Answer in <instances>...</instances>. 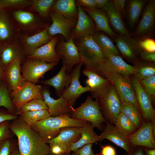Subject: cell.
<instances>
[{"instance_id": "42", "label": "cell", "mask_w": 155, "mask_h": 155, "mask_svg": "<svg viewBox=\"0 0 155 155\" xmlns=\"http://www.w3.org/2000/svg\"><path fill=\"white\" fill-rule=\"evenodd\" d=\"M1 82L0 83V107H4L8 112L13 114L15 111L16 108L12 102L10 92L3 82Z\"/></svg>"}, {"instance_id": "26", "label": "cell", "mask_w": 155, "mask_h": 155, "mask_svg": "<svg viewBox=\"0 0 155 155\" xmlns=\"http://www.w3.org/2000/svg\"><path fill=\"white\" fill-rule=\"evenodd\" d=\"M58 35L52 37L50 40L37 49L30 56L26 58L37 59L47 63L58 62L61 59L55 50Z\"/></svg>"}, {"instance_id": "32", "label": "cell", "mask_w": 155, "mask_h": 155, "mask_svg": "<svg viewBox=\"0 0 155 155\" xmlns=\"http://www.w3.org/2000/svg\"><path fill=\"white\" fill-rule=\"evenodd\" d=\"M50 11L56 12L67 18L78 19V9L74 0H55Z\"/></svg>"}, {"instance_id": "38", "label": "cell", "mask_w": 155, "mask_h": 155, "mask_svg": "<svg viewBox=\"0 0 155 155\" xmlns=\"http://www.w3.org/2000/svg\"><path fill=\"white\" fill-rule=\"evenodd\" d=\"M114 125L119 131L126 137L137 130L132 121L121 112L119 115Z\"/></svg>"}, {"instance_id": "3", "label": "cell", "mask_w": 155, "mask_h": 155, "mask_svg": "<svg viewBox=\"0 0 155 155\" xmlns=\"http://www.w3.org/2000/svg\"><path fill=\"white\" fill-rule=\"evenodd\" d=\"M91 70L111 82L117 92L121 101L131 103L140 110L130 77L113 71L103 64Z\"/></svg>"}, {"instance_id": "31", "label": "cell", "mask_w": 155, "mask_h": 155, "mask_svg": "<svg viewBox=\"0 0 155 155\" xmlns=\"http://www.w3.org/2000/svg\"><path fill=\"white\" fill-rule=\"evenodd\" d=\"M94 127L88 122L81 128V136L80 139L73 144L69 149L70 152L75 151L83 146L89 144L101 142L104 140L94 130Z\"/></svg>"}, {"instance_id": "8", "label": "cell", "mask_w": 155, "mask_h": 155, "mask_svg": "<svg viewBox=\"0 0 155 155\" xmlns=\"http://www.w3.org/2000/svg\"><path fill=\"white\" fill-rule=\"evenodd\" d=\"M97 100L101 113L106 122L114 125L121 113V101L114 86L112 84L106 95Z\"/></svg>"}, {"instance_id": "60", "label": "cell", "mask_w": 155, "mask_h": 155, "mask_svg": "<svg viewBox=\"0 0 155 155\" xmlns=\"http://www.w3.org/2000/svg\"><path fill=\"white\" fill-rule=\"evenodd\" d=\"M2 9H3V8L2 7V6L1 4V3H0V10Z\"/></svg>"}, {"instance_id": "50", "label": "cell", "mask_w": 155, "mask_h": 155, "mask_svg": "<svg viewBox=\"0 0 155 155\" xmlns=\"http://www.w3.org/2000/svg\"><path fill=\"white\" fill-rule=\"evenodd\" d=\"M49 154L52 155H63L67 153L66 150L62 146L57 144L49 146Z\"/></svg>"}, {"instance_id": "51", "label": "cell", "mask_w": 155, "mask_h": 155, "mask_svg": "<svg viewBox=\"0 0 155 155\" xmlns=\"http://www.w3.org/2000/svg\"><path fill=\"white\" fill-rule=\"evenodd\" d=\"M17 118L16 115L0 110V123L5 121H13Z\"/></svg>"}, {"instance_id": "28", "label": "cell", "mask_w": 155, "mask_h": 155, "mask_svg": "<svg viewBox=\"0 0 155 155\" xmlns=\"http://www.w3.org/2000/svg\"><path fill=\"white\" fill-rule=\"evenodd\" d=\"M63 64L59 72L54 76L41 82L45 86H50L55 88L56 94L58 97L61 96L64 89L69 86L71 79L70 73H66V67L65 62L62 61Z\"/></svg>"}, {"instance_id": "39", "label": "cell", "mask_w": 155, "mask_h": 155, "mask_svg": "<svg viewBox=\"0 0 155 155\" xmlns=\"http://www.w3.org/2000/svg\"><path fill=\"white\" fill-rule=\"evenodd\" d=\"M51 116L48 110H41L26 112L20 115L24 122L31 126L36 123Z\"/></svg>"}, {"instance_id": "41", "label": "cell", "mask_w": 155, "mask_h": 155, "mask_svg": "<svg viewBox=\"0 0 155 155\" xmlns=\"http://www.w3.org/2000/svg\"><path fill=\"white\" fill-rule=\"evenodd\" d=\"M3 9L8 11L28 9L31 6L32 0H0Z\"/></svg>"}, {"instance_id": "13", "label": "cell", "mask_w": 155, "mask_h": 155, "mask_svg": "<svg viewBox=\"0 0 155 155\" xmlns=\"http://www.w3.org/2000/svg\"><path fill=\"white\" fill-rule=\"evenodd\" d=\"M145 6L139 23L132 33L134 38L152 37L154 33L155 0H148Z\"/></svg>"}, {"instance_id": "48", "label": "cell", "mask_w": 155, "mask_h": 155, "mask_svg": "<svg viewBox=\"0 0 155 155\" xmlns=\"http://www.w3.org/2000/svg\"><path fill=\"white\" fill-rule=\"evenodd\" d=\"M114 6L122 17H125L126 16L125 10V4L127 1L125 0H113Z\"/></svg>"}, {"instance_id": "56", "label": "cell", "mask_w": 155, "mask_h": 155, "mask_svg": "<svg viewBox=\"0 0 155 155\" xmlns=\"http://www.w3.org/2000/svg\"><path fill=\"white\" fill-rule=\"evenodd\" d=\"M143 149L144 155H155V149L144 147Z\"/></svg>"}, {"instance_id": "43", "label": "cell", "mask_w": 155, "mask_h": 155, "mask_svg": "<svg viewBox=\"0 0 155 155\" xmlns=\"http://www.w3.org/2000/svg\"><path fill=\"white\" fill-rule=\"evenodd\" d=\"M139 81L142 87L149 96L151 100H154L155 75L144 78Z\"/></svg>"}, {"instance_id": "2", "label": "cell", "mask_w": 155, "mask_h": 155, "mask_svg": "<svg viewBox=\"0 0 155 155\" xmlns=\"http://www.w3.org/2000/svg\"><path fill=\"white\" fill-rule=\"evenodd\" d=\"M89 122L71 118L70 114L56 117L50 116L31 126L46 141L51 140L59 133L62 128L67 127H82Z\"/></svg>"}, {"instance_id": "6", "label": "cell", "mask_w": 155, "mask_h": 155, "mask_svg": "<svg viewBox=\"0 0 155 155\" xmlns=\"http://www.w3.org/2000/svg\"><path fill=\"white\" fill-rule=\"evenodd\" d=\"M73 119L85 121L90 123L94 127L103 130L106 121L100 110L98 100H94L90 95L79 107L74 108L70 114Z\"/></svg>"}, {"instance_id": "15", "label": "cell", "mask_w": 155, "mask_h": 155, "mask_svg": "<svg viewBox=\"0 0 155 155\" xmlns=\"http://www.w3.org/2000/svg\"><path fill=\"white\" fill-rule=\"evenodd\" d=\"M83 63L81 62L75 65L71 72V79L68 86L63 91L61 96L73 106L75 103L77 99L83 93L90 91L88 87L82 86L80 81L81 69Z\"/></svg>"}, {"instance_id": "9", "label": "cell", "mask_w": 155, "mask_h": 155, "mask_svg": "<svg viewBox=\"0 0 155 155\" xmlns=\"http://www.w3.org/2000/svg\"><path fill=\"white\" fill-rule=\"evenodd\" d=\"M55 50L60 59L65 62L67 74L71 72L74 66L82 62L77 47L72 38L66 41L61 35H58Z\"/></svg>"}, {"instance_id": "4", "label": "cell", "mask_w": 155, "mask_h": 155, "mask_svg": "<svg viewBox=\"0 0 155 155\" xmlns=\"http://www.w3.org/2000/svg\"><path fill=\"white\" fill-rule=\"evenodd\" d=\"M73 40L85 68L92 69L105 62L106 57L92 35L87 36Z\"/></svg>"}, {"instance_id": "18", "label": "cell", "mask_w": 155, "mask_h": 155, "mask_svg": "<svg viewBox=\"0 0 155 155\" xmlns=\"http://www.w3.org/2000/svg\"><path fill=\"white\" fill-rule=\"evenodd\" d=\"M130 78L134 87L138 106L144 121L155 120V111L152 104V100L142 87L139 81L132 75Z\"/></svg>"}, {"instance_id": "20", "label": "cell", "mask_w": 155, "mask_h": 155, "mask_svg": "<svg viewBox=\"0 0 155 155\" xmlns=\"http://www.w3.org/2000/svg\"><path fill=\"white\" fill-rule=\"evenodd\" d=\"M22 61L16 59L11 63L3 73V82L9 92L13 91L21 86L26 81L21 71Z\"/></svg>"}, {"instance_id": "10", "label": "cell", "mask_w": 155, "mask_h": 155, "mask_svg": "<svg viewBox=\"0 0 155 155\" xmlns=\"http://www.w3.org/2000/svg\"><path fill=\"white\" fill-rule=\"evenodd\" d=\"M43 86L26 81L22 85L10 92L12 104L17 110L28 102L35 99H43L41 91Z\"/></svg>"}, {"instance_id": "61", "label": "cell", "mask_w": 155, "mask_h": 155, "mask_svg": "<svg viewBox=\"0 0 155 155\" xmlns=\"http://www.w3.org/2000/svg\"><path fill=\"white\" fill-rule=\"evenodd\" d=\"M1 44L0 42V49L1 47Z\"/></svg>"}, {"instance_id": "22", "label": "cell", "mask_w": 155, "mask_h": 155, "mask_svg": "<svg viewBox=\"0 0 155 155\" xmlns=\"http://www.w3.org/2000/svg\"><path fill=\"white\" fill-rule=\"evenodd\" d=\"M78 9L77 22L71 34V38L75 40L88 35H92L96 32V25L91 17L76 4Z\"/></svg>"}, {"instance_id": "17", "label": "cell", "mask_w": 155, "mask_h": 155, "mask_svg": "<svg viewBox=\"0 0 155 155\" xmlns=\"http://www.w3.org/2000/svg\"><path fill=\"white\" fill-rule=\"evenodd\" d=\"M41 92L51 116L56 117L70 114L73 109L74 108L71 104L62 96L57 99L51 97L48 86L43 87Z\"/></svg>"}, {"instance_id": "25", "label": "cell", "mask_w": 155, "mask_h": 155, "mask_svg": "<svg viewBox=\"0 0 155 155\" xmlns=\"http://www.w3.org/2000/svg\"><path fill=\"white\" fill-rule=\"evenodd\" d=\"M103 131L100 135L103 140L107 139L124 150L129 154L132 152L133 148L127 141V137L117 129L115 125L108 122Z\"/></svg>"}, {"instance_id": "44", "label": "cell", "mask_w": 155, "mask_h": 155, "mask_svg": "<svg viewBox=\"0 0 155 155\" xmlns=\"http://www.w3.org/2000/svg\"><path fill=\"white\" fill-rule=\"evenodd\" d=\"M135 39L138 47L141 51L155 52V40L152 37Z\"/></svg>"}, {"instance_id": "46", "label": "cell", "mask_w": 155, "mask_h": 155, "mask_svg": "<svg viewBox=\"0 0 155 155\" xmlns=\"http://www.w3.org/2000/svg\"><path fill=\"white\" fill-rule=\"evenodd\" d=\"M13 142L11 139L0 142V155H9L13 149Z\"/></svg>"}, {"instance_id": "57", "label": "cell", "mask_w": 155, "mask_h": 155, "mask_svg": "<svg viewBox=\"0 0 155 155\" xmlns=\"http://www.w3.org/2000/svg\"><path fill=\"white\" fill-rule=\"evenodd\" d=\"M9 155H21L18 149H14L11 153Z\"/></svg>"}, {"instance_id": "35", "label": "cell", "mask_w": 155, "mask_h": 155, "mask_svg": "<svg viewBox=\"0 0 155 155\" xmlns=\"http://www.w3.org/2000/svg\"><path fill=\"white\" fill-rule=\"evenodd\" d=\"M121 111L132 121L137 130L140 127L144 121L140 110L131 103L121 101Z\"/></svg>"}, {"instance_id": "40", "label": "cell", "mask_w": 155, "mask_h": 155, "mask_svg": "<svg viewBox=\"0 0 155 155\" xmlns=\"http://www.w3.org/2000/svg\"><path fill=\"white\" fill-rule=\"evenodd\" d=\"M44 109L48 110V108L43 99L37 98L25 104L16 110V113L20 115L28 111Z\"/></svg>"}, {"instance_id": "12", "label": "cell", "mask_w": 155, "mask_h": 155, "mask_svg": "<svg viewBox=\"0 0 155 155\" xmlns=\"http://www.w3.org/2000/svg\"><path fill=\"white\" fill-rule=\"evenodd\" d=\"M49 15L52 23L47 28L49 36L52 38L60 35L66 41H68L71 38L72 33L77 19L67 18L53 11H50Z\"/></svg>"}, {"instance_id": "36", "label": "cell", "mask_w": 155, "mask_h": 155, "mask_svg": "<svg viewBox=\"0 0 155 155\" xmlns=\"http://www.w3.org/2000/svg\"><path fill=\"white\" fill-rule=\"evenodd\" d=\"M55 1L32 0V4L28 9L38 14L44 20L50 22L51 19L49 15V12Z\"/></svg>"}, {"instance_id": "16", "label": "cell", "mask_w": 155, "mask_h": 155, "mask_svg": "<svg viewBox=\"0 0 155 155\" xmlns=\"http://www.w3.org/2000/svg\"><path fill=\"white\" fill-rule=\"evenodd\" d=\"M21 33L9 12L3 9L0 10V42L1 44L14 41Z\"/></svg>"}, {"instance_id": "54", "label": "cell", "mask_w": 155, "mask_h": 155, "mask_svg": "<svg viewBox=\"0 0 155 155\" xmlns=\"http://www.w3.org/2000/svg\"><path fill=\"white\" fill-rule=\"evenodd\" d=\"M143 148H144L141 146H137L133 149L131 154L125 153L123 155H144Z\"/></svg>"}, {"instance_id": "33", "label": "cell", "mask_w": 155, "mask_h": 155, "mask_svg": "<svg viewBox=\"0 0 155 155\" xmlns=\"http://www.w3.org/2000/svg\"><path fill=\"white\" fill-rule=\"evenodd\" d=\"M148 1L147 0L127 1V13L128 24L130 28H132L137 23Z\"/></svg>"}, {"instance_id": "30", "label": "cell", "mask_w": 155, "mask_h": 155, "mask_svg": "<svg viewBox=\"0 0 155 155\" xmlns=\"http://www.w3.org/2000/svg\"><path fill=\"white\" fill-rule=\"evenodd\" d=\"M102 9L107 13L109 24L119 35H131L124 22L122 17L115 8L113 0H110Z\"/></svg>"}, {"instance_id": "52", "label": "cell", "mask_w": 155, "mask_h": 155, "mask_svg": "<svg viewBox=\"0 0 155 155\" xmlns=\"http://www.w3.org/2000/svg\"><path fill=\"white\" fill-rule=\"evenodd\" d=\"M101 149L100 152L95 155H116L115 149L110 145H100Z\"/></svg>"}, {"instance_id": "11", "label": "cell", "mask_w": 155, "mask_h": 155, "mask_svg": "<svg viewBox=\"0 0 155 155\" xmlns=\"http://www.w3.org/2000/svg\"><path fill=\"white\" fill-rule=\"evenodd\" d=\"M155 120L144 121L140 127L127 139L133 148L137 146L155 149Z\"/></svg>"}, {"instance_id": "55", "label": "cell", "mask_w": 155, "mask_h": 155, "mask_svg": "<svg viewBox=\"0 0 155 155\" xmlns=\"http://www.w3.org/2000/svg\"><path fill=\"white\" fill-rule=\"evenodd\" d=\"M96 4V8L98 9H102L104 6L110 0H95Z\"/></svg>"}, {"instance_id": "58", "label": "cell", "mask_w": 155, "mask_h": 155, "mask_svg": "<svg viewBox=\"0 0 155 155\" xmlns=\"http://www.w3.org/2000/svg\"><path fill=\"white\" fill-rule=\"evenodd\" d=\"M3 71L4 70L0 62V83L1 82L2 80L3 79Z\"/></svg>"}, {"instance_id": "24", "label": "cell", "mask_w": 155, "mask_h": 155, "mask_svg": "<svg viewBox=\"0 0 155 155\" xmlns=\"http://www.w3.org/2000/svg\"><path fill=\"white\" fill-rule=\"evenodd\" d=\"M81 128L76 127H64L61 129L57 136L46 142L49 146L55 144L59 145L63 147L67 153L70 152L69 149L72 145L80 137Z\"/></svg>"}, {"instance_id": "49", "label": "cell", "mask_w": 155, "mask_h": 155, "mask_svg": "<svg viewBox=\"0 0 155 155\" xmlns=\"http://www.w3.org/2000/svg\"><path fill=\"white\" fill-rule=\"evenodd\" d=\"M139 60L155 62V52H150L141 51L139 55Z\"/></svg>"}, {"instance_id": "1", "label": "cell", "mask_w": 155, "mask_h": 155, "mask_svg": "<svg viewBox=\"0 0 155 155\" xmlns=\"http://www.w3.org/2000/svg\"><path fill=\"white\" fill-rule=\"evenodd\" d=\"M10 129L18 139L21 155H48L50 147L46 141L20 118L9 123Z\"/></svg>"}, {"instance_id": "47", "label": "cell", "mask_w": 155, "mask_h": 155, "mask_svg": "<svg viewBox=\"0 0 155 155\" xmlns=\"http://www.w3.org/2000/svg\"><path fill=\"white\" fill-rule=\"evenodd\" d=\"M92 144L86 145L72 152L71 155H95L92 149Z\"/></svg>"}, {"instance_id": "37", "label": "cell", "mask_w": 155, "mask_h": 155, "mask_svg": "<svg viewBox=\"0 0 155 155\" xmlns=\"http://www.w3.org/2000/svg\"><path fill=\"white\" fill-rule=\"evenodd\" d=\"M134 67L133 75L139 81L155 75V62L139 60Z\"/></svg>"}, {"instance_id": "59", "label": "cell", "mask_w": 155, "mask_h": 155, "mask_svg": "<svg viewBox=\"0 0 155 155\" xmlns=\"http://www.w3.org/2000/svg\"><path fill=\"white\" fill-rule=\"evenodd\" d=\"M48 155H52L49 154ZM63 155H71V152L66 153Z\"/></svg>"}, {"instance_id": "23", "label": "cell", "mask_w": 155, "mask_h": 155, "mask_svg": "<svg viewBox=\"0 0 155 155\" xmlns=\"http://www.w3.org/2000/svg\"><path fill=\"white\" fill-rule=\"evenodd\" d=\"M26 58L23 54L22 45L18 39L13 42L1 44L0 62L4 71L14 60L20 59L22 63Z\"/></svg>"}, {"instance_id": "53", "label": "cell", "mask_w": 155, "mask_h": 155, "mask_svg": "<svg viewBox=\"0 0 155 155\" xmlns=\"http://www.w3.org/2000/svg\"><path fill=\"white\" fill-rule=\"evenodd\" d=\"M75 1L76 4L82 7L88 9L96 8L95 0H77Z\"/></svg>"}, {"instance_id": "34", "label": "cell", "mask_w": 155, "mask_h": 155, "mask_svg": "<svg viewBox=\"0 0 155 155\" xmlns=\"http://www.w3.org/2000/svg\"><path fill=\"white\" fill-rule=\"evenodd\" d=\"M105 33L102 31H97L93 34L92 36L105 56L109 54L120 55V53L116 45Z\"/></svg>"}, {"instance_id": "45", "label": "cell", "mask_w": 155, "mask_h": 155, "mask_svg": "<svg viewBox=\"0 0 155 155\" xmlns=\"http://www.w3.org/2000/svg\"><path fill=\"white\" fill-rule=\"evenodd\" d=\"M13 132L10 129L9 121L0 123V142L11 139Z\"/></svg>"}, {"instance_id": "19", "label": "cell", "mask_w": 155, "mask_h": 155, "mask_svg": "<svg viewBox=\"0 0 155 155\" xmlns=\"http://www.w3.org/2000/svg\"><path fill=\"white\" fill-rule=\"evenodd\" d=\"M116 46L120 54L127 60L135 64L139 60L141 50L135 39L131 35H119L115 39Z\"/></svg>"}, {"instance_id": "27", "label": "cell", "mask_w": 155, "mask_h": 155, "mask_svg": "<svg viewBox=\"0 0 155 155\" xmlns=\"http://www.w3.org/2000/svg\"><path fill=\"white\" fill-rule=\"evenodd\" d=\"M82 7L93 20L96 25V31L103 32L115 39L116 35L111 28L107 13L102 9Z\"/></svg>"}, {"instance_id": "21", "label": "cell", "mask_w": 155, "mask_h": 155, "mask_svg": "<svg viewBox=\"0 0 155 155\" xmlns=\"http://www.w3.org/2000/svg\"><path fill=\"white\" fill-rule=\"evenodd\" d=\"M48 28L31 36L21 33L18 39L22 45L23 54L26 58L31 55L37 49L50 40L52 38L48 33Z\"/></svg>"}, {"instance_id": "14", "label": "cell", "mask_w": 155, "mask_h": 155, "mask_svg": "<svg viewBox=\"0 0 155 155\" xmlns=\"http://www.w3.org/2000/svg\"><path fill=\"white\" fill-rule=\"evenodd\" d=\"M82 73L87 77L85 82L86 86L90 88L91 96L93 98L98 100L106 95L112 85L108 79L88 69L84 68Z\"/></svg>"}, {"instance_id": "29", "label": "cell", "mask_w": 155, "mask_h": 155, "mask_svg": "<svg viewBox=\"0 0 155 155\" xmlns=\"http://www.w3.org/2000/svg\"><path fill=\"white\" fill-rule=\"evenodd\" d=\"M106 56V61L102 64L113 71L123 75L130 77L133 75L134 67L127 63L120 55L109 54Z\"/></svg>"}, {"instance_id": "5", "label": "cell", "mask_w": 155, "mask_h": 155, "mask_svg": "<svg viewBox=\"0 0 155 155\" xmlns=\"http://www.w3.org/2000/svg\"><path fill=\"white\" fill-rule=\"evenodd\" d=\"M9 12L21 33L27 36L38 33L51 24L50 22L44 20L38 14L28 9L15 10Z\"/></svg>"}, {"instance_id": "7", "label": "cell", "mask_w": 155, "mask_h": 155, "mask_svg": "<svg viewBox=\"0 0 155 155\" xmlns=\"http://www.w3.org/2000/svg\"><path fill=\"white\" fill-rule=\"evenodd\" d=\"M58 64L57 62L47 63L37 59L26 58L21 66V73L26 80L36 84L45 73Z\"/></svg>"}]
</instances>
